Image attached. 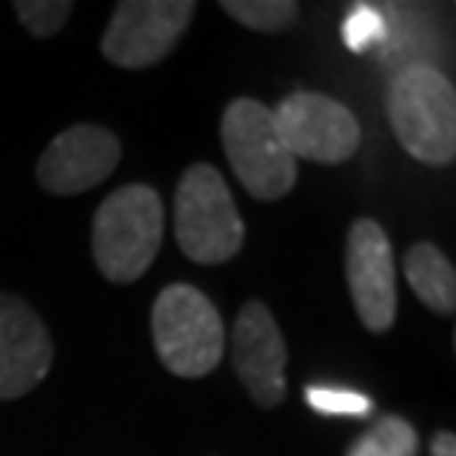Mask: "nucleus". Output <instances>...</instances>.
Listing matches in <instances>:
<instances>
[{"label": "nucleus", "instance_id": "obj_1", "mask_svg": "<svg viewBox=\"0 0 456 456\" xmlns=\"http://www.w3.org/2000/svg\"><path fill=\"white\" fill-rule=\"evenodd\" d=\"M388 122L400 145L427 167H448L456 158V93L439 69L412 62L391 80Z\"/></svg>", "mask_w": 456, "mask_h": 456}, {"label": "nucleus", "instance_id": "obj_2", "mask_svg": "<svg viewBox=\"0 0 456 456\" xmlns=\"http://www.w3.org/2000/svg\"><path fill=\"white\" fill-rule=\"evenodd\" d=\"M163 240V202L149 184L113 190L95 211L93 255L104 279L136 281L158 258Z\"/></svg>", "mask_w": 456, "mask_h": 456}, {"label": "nucleus", "instance_id": "obj_3", "mask_svg": "<svg viewBox=\"0 0 456 456\" xmlns=\"http://www.w3.org/2000/svg\"><path fill=\"white\" fill-rule=\"evenodd\" d=\"M151 338L160 364L175 377H208L225 353V326L216 305L193 285H169L151 308Z\"/></svg>", "mask_w": 456, "mask_h": 456}, {"label": "nucleus", "instance_id": "obj_4", "mask_svg": "<svg viewBox=\"0 0 456 456\" xmlns=\"http://www.w3.org/2000/svg\"><path fill=\"white\" fill-rule=\"evenodd\" d=\"M246 228L220 169L193 163L175 190V240L196 264H223L243 246Z\"/></svg>", "mask_w": 456, "mask_h": 456}, {"label": "nucleus", "instance_id": "obj_5", "mask_svg": "<svg viewBox=\"0 0 456 456\" xmlns=\"http://www.w3.org/2000/svg\"><path fill=\"white\" fill-rule=\"evenodd\" d=\"M223 149L234 175L261 202H276L297 184V160L290 158L273 122V110L255 98H234L225 107Z\"/></svg>", "mask_w": 456, "mask_h": 456}, {"label": "nucleus", "instance_id": "obj_6", "mask_svg": "<svg viewBox=\"0 0 456 456\" xmlns=\"http://www.w3.org/2000/svg\"><path fill=\"white\" fill-rule=\"evenodd\" d=\"M273 122L294 160L312 163H344L362 142V131L350 107L321 93H290L276 110Z\"/></svg>", "mask_w": 456, "mask_h": 456}, {"label": "nucleus", "instance_id": "obj_7", "mask_svg": "<svg viewBox=\"0 0 456 456\" xmlns=\"http://www.w3.org/2000/svg\"><path fill=\"white\" fill-rule=\"evenodd\" d=\"M193 12V0H122L104 30V57L118 69H149L175 48Z\"/></svg>", "mask_w": 456, "mask_h": 456}, {"label": "nucleus", "instance_id": "obj_8", "mask_svg": "<svg viewBox=\"0 0 456 456\" xmlns=\"http://www.w3.org/2000/svg\"><path fill=\"white\" fill-rule=\"evenodd\" d=\"M346 285L368 332H388L397 317V273L379 223L355 220L346 234Z\"/></svg>", "mask_w": 456, "mask_h": 456}, {"label": "nucleus", "instance_id": "obj_9", "mask_svg": "<svg viewBox=\"0 0 456 456\" xmlns=\"http://www.w3.org/2000/svg\"><path fill=\"white\" fill-rule=\"evenodd\" d=\"M232 362L237 377L258 406L273 409L285 400V338L279 332L276 317L258 299H249L237 314L232 332Z\"/></svg>", "mask_w": 456, "mask_h": 456}, {"label": "nucleus", "instance_id": "obj_10", "mask_svg": "<svg viewBox=\"0 0 456 456\" xmlns=\"http://www.w3.org/2000/svg\"><path fill=\"white\" fill-rule=\"evenodd\" d=\"M122 145L102 125H75L57 134L42 151L36 175L53 196H75L113 175Z\"/></svg>", "mask_w": 456, "mask_h": 456}, {"label": "nucleus", "instance_id": "obj_11", "mask_svg": "<svg viewBox=\"0 0 456 456\" xmlns=\"http://www.w3.org/2000/svg\"><path fill=\"white\" fill-rule=\"evenodd\" d=\"M53 344L21 297L0 294V400H18L48 377Z\"/></svg>", "mask_w": 456, "mask_h": 456}, {"label": "nucleus", "instance_id": "obj_12", "mask_svg": "<svg viewBox=\"0 0 456 456\" xmlns=\"http://www.w3.org/2000/svg\"><path fill=\"white\" fill-rule=\"evenodd\" d=\"M409 288L427 308L439 314H453L456 308V273L453 264L436 243H415L403 258Z\"/></svg>", "mask_w": 456, "mask_h": 456}, {"label": "nucleus", "instance_id": "obj_13", "mask_svg": "<svg viewBox=\"0 0 456 456\" xmlns=\"http://www.w3.org/2000/svg\"><path fill=\"white\" fill-rule=\"evenodd\" d=\"M346 456H418V433L400 415H386L350 444Z\"/></svg>", "mask_w": 456, "mask_h": 456}, {"label": "nucleus", "instance_id": "obj_14", "mask_svg": "<svg viewBox=\"0 0 456 456\" xmlns=\"http://www.w3.org/2000/svg\"><path fill=\"white\" fill-rule=\"evenodd\" d=\"M220 9L237 24L258 33H281L297 21L299 4L294 0H223Z\"/></svg>", "mask_w": 456, "mask_h": 456}, {"label": "nucleus", "instance_id": "obj_15", "mask_svg": "<svg viewBox=\"0 0 456 456\" xmlns=\"http://www.w3.org/2000/svg\"><path fill=\"white\" fill-rule=\"evenodd\" d=\"M71 9L75 6H71L69 0H18L15 4L18 21L33 36H39V39L57 36L62 27H66Z\"/></svg>", "mask_w": 456, "mask_h": 456}, {"label": "nucleus", "instance_id": "obj_16", "mask_svg": "<svg viewBox=\"0 0 456 456\" xmlns=\"http://www.w3.org/2000/svg\"><path fill=\"white\" fill-rule=\"evenodd\" d=\"M308 406L323 415H350V418H368L373 412V400L346 388H321L312 386L305 391Z\"/></svg>", "mask_w": 456, "mask_h": 456}, {"label": "nucleus", "instance_id": "obj_17", "mask_svg": "<svg viewBox=\"0 0 456 456\" xmlns=\"http://www.w3.org/2000/svg\"><path fill=\"white\" fill-rule=\"evenodd\" d=\"M344 33L346 45H353L355 51H364V45L373 39V33H379V18L368 12V9H359L353 18H346Z\"/></svg>", "mask_w": 456, "mask_h": 456}, {"label": "nucleus", "instance_id": "obj_18", "mask_svg": "<svg viewBox=\"0 0 456 456\" xmlns=\"http://www.w3.org/2000/svg\"><path fill=\"white\" fill-rule=\"evenodd\" d=\"M430 453L433 456H456V436L451 430L436 433L430 442Z\"/></svg>", "mask_w": 456, "mask_h": 456}]
</instances>
